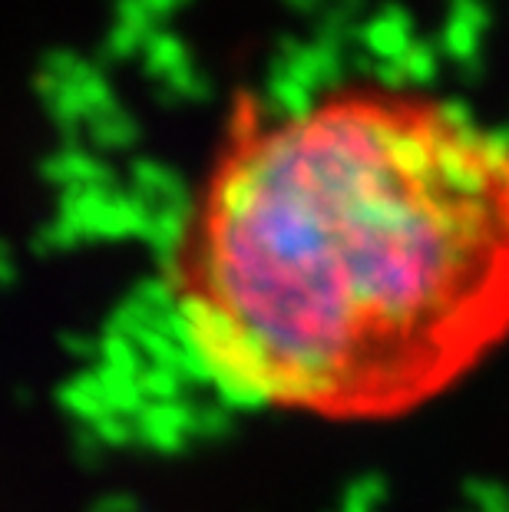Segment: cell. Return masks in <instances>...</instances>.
Returning a JSON list of instances; mask_svg holds the SVG:
<instances>
[{
	"label": "cell",
	"mask_w": 509,
	"mask_h": 512,
	"mask_svg": "<svg viewBox=\"0 0 509 512\" xmlns=\"http://www.w3.org/2000/svg\"><path fill=\"white\" fill-rule=\"evenodd\" d=\"M169 301L232 400L338 423L427 407L509 341V133L387 83L238 116Z\"/></svg>",
	"instance_id": "1"
}]
</instances>
